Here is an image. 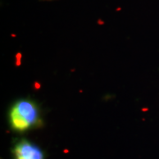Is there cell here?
<instances>
[{
  "instance_id": "6da1fadb",
  "label": "cell",
  "mask_w": 159,
  "mask_h": 159,
  "mask_svg": "<svg viewBox=\"0 0 159 159\" xmlns=\"http://www.w3.org/2000/svg\"><path fill=\"white\" fill-rule=\"evenodd\" d=\"M8 120L11 129L19 133L38 127L42 124L39 106L29 98L17 100L10 108Z\"/></svg>"
},
{
  "instance_id": "7a4b0ae2",
  "label": "cell",
  "mask_w": 159,
  "mask_h": 159,
  "mask_svg": "<svg viewBox=\"0 0 159 159\" xmlns=\"http://www.w3.org/2000/svg\"><path fill=\"white\" fill-rule=\"evenodd\" d=\"M13 159H44L43 150L33 142L28 140H20L12 149Z\"/></svg>"
}]
</instances>
